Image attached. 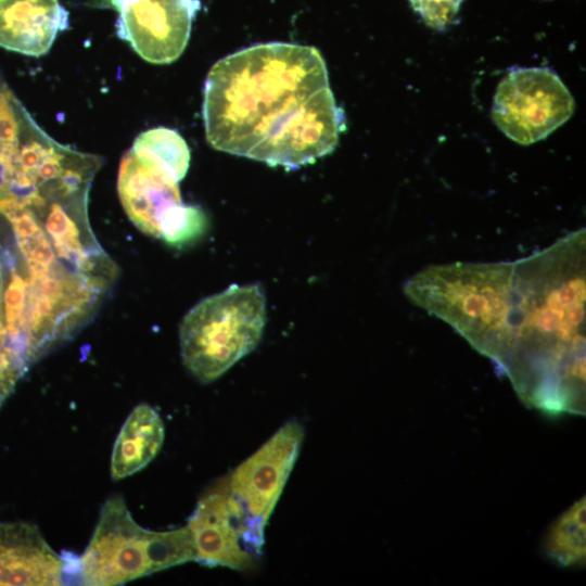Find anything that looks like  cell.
<instances>
[{
	"label": "cell",
	"mask_w": 586,
	"mask_h": 586,
	"mask_svg": "<svg viewBox=\"0 0 586 586\" xmlns=\"http://www.w3.org/2000/svg\"><path fill=\"white\" fill-rule=\"evenodd\" d=\"M65 560L26 522H0V586L61 585Z\"/></svg>",
	"instance_id": "obj_11"
},
{
	"label": "cell",
	"mask_w": 586,
	"mask_h": 586,
	"mask_svg": "<svg viewBox=\"0 0 586 586\" xmlns=\"http://www.w3.org/2000/svg\"><path fill=\"white\" fill-rule=\"evenodd\" d=\"M200 8L199 0H124L116 34L143 60L169 64L184 51Z\"/></svg>",
	"instance_id": "obj_9"
},
{
	"label": "cell",
	"mask_w": 586,
	"mask_h": 586,
	"mask_svg": "<svg viewBox=\"0 0 586 586\" xmlns=\"http://www.w3.org/2000/svg\"><path fill=\"white\" fill-rule=\"evenodd\" d=\"M187 526L195 548V562L235 571H246L254 565L257 556L247 542L227 479L199 500Z\"/></svg>",
	"instance_id": "obj_10"
},
{
	"label": "cell",
	"mask_w": 586,
	"mask_h": 586,
	"mask_svg": "<svg viewBox=\"0 0 586 586\" xmlns=\"http://www.w3.org/2000/svg\"><path fill=\"white\" fill-rule=\"evenodd\" d=\"M132 148L146 151L167 162L183 175L190 165V149L186 140L174 129L157 127L141 132Z\"/></svg>",
	"instance_id": "obj_15"
},
{
	"label": "cell",
	"mask_w": 586,
	"mask_h": 586,
	"mask_svg": "<svg viewBox=\"0 0 586 586\" xmlns=\"http://www.w3.org/2000/svg\"><path fill=\"white\" fill-rule=\"evenodd\" d=\"M409 2L428 26L444 29L456 21L462 0H409Z\"/></svg>",
	"instance_id": "obj_16"
},
{
	"label": "cell",
	"mask_w": 586,
	"mask_h": 586,
	"mask_svg": "<svg viewBox=\"0 0 586 586\" xmlns=\"http://www.w3.org/2000/svg\"><path fill=\"white\" fill-rule=\"evenodd\" d=\"M586 232L513 262L510 336L499 368L530 407L585 409Z\"/></svg>",
	"instance_id": "obj_2"
},
{
	"label": "cell",
	"mask_w": 586,
	"mask_h": 586,
	"mask_svg": "<svg viewBox=\"0 0 586 586\" xmlns=\"http://www.w3.org/2000/svg\"><path fill=\"white\" fill-rule=\"evenodd\" d=\"M203 119L214 149L289 169L331 153L345 128L321 53L286 42L216 62L204 85Z\"/></svg>",
	"instance_id": "obj_1"
},
{
	"label": "cell",
	"mask_w": 586,
	"mask_h": 586,
	"mask_svg": "<svg viewBox=\"0 0 586 586\" xmlns=\"http://www.w3.org/2000/svg\"><path fill=\"white\" fill-rule=\"evenodd\" d=\"M404 291L499 368L510 336L513 262L430 266L410 278Z\"/></svg>",
	"instance_id": "obj_3"
},
{
	"label": "cell",
	"mask_w": 586,
	"mask_h": 586,
	"mask_svg": "<svg viewBox=\"0 0 586 586\" xmlns=\"http://www.w3.org/2000/svg\"><path fill=\"white\" fill-rule=\"evenodd\" d=\"M123 1H124V0H103V2H104L107 7L114 9V10H116V11H118V9L120 8Z\"/></svg>",
	"instance_id": "obj_17"
},
{
	"label": "cell",
	"mask_w": 586,
	"mask_h": 586,
	"mask_svg": "<svg viewBox=\"0 0 586 586\" xmlns=\"http://www.w3.org/2000/svg\"><path fill=\"white\" fill-rule=\"evenodd\" d=\"M68 27V12L59 0H0V47L41 56Z\"/></svg>",
	"instance_id": "obj_12"
},
{
	"label": "cell",
	"mask_w": 586,
	"mask_h": 586,
	"mask_svg": "<svg viewBox=\"0 0 586 586\" xmlns=\"http://www.w3.org/2000/svg\"><path fill=\"white\" fill-rule=\"evenodd\" d=\"M184 176L162 158L131 148L122 157L117 178L119 200L132 224L175 246L195 241L207 226L204 212L181 200Z\"/></svg>",
	"instance_id": "obj_6"
},
{
	"label": "cell",
	"mask_w": 586,
	"mask_h": 586,
	"mask_svg": "<svg viewBox=\"0 0 586 586\" xmlns=\"http://www.w3.org/2000/svg\"><path fill=\"white\" fill-rule=\"evenodd\" d=\"M164 435L163 421L153 407L148 404L135 407L113 448L112 477L120 480L143 469L160 451Z\"/></svg>",
	"instance_id": "obj_13"
},
{
	"label": "cell",
	"mask_w": 586,
	"mask_h": 586,
	"mask_svg": "<svg viewBox=\"0 0 586 586\" xmlns=\"http://www.w3.org/2000/svg\"><path fill=\"white\" fill-rule=\"evenodd\" d=\"M574 112V100L560 77L547 67L509 72L494 95L492 117L511 140L527 145L547 138Z\"/></svg>",
	"instance_id": "obj_8"
},
{
	"label": "cell",
	"mask_w": 586,
	"mask_h": 586,
	"mask_svg": "<svg viewBox=\"0 0 586 586\" xmlns=\"http://www.w3.org/2000/svg\"><path fill=\"white\" fill-rule=\"evenodd\" d=\"M265 322V295L258 284H233L204 298L180 324L184 366L203 383L218 379L257 346Z\"/></svg>",
	"instance_id": "obj_5"
},
{
	"label": "cell",
	"mask_w": 586,
	"mask_h": 586,
	"mask_svg": "<svg viewBox=\"0 0 586 586\" xmlns=\"http://www.w3.org/2000/svg\"><path fill=\"white\" fill-rule=\"evenodd\" d=\"M585 497L572 505L549 528L545 538L546 555L563 566L585 563Z\"/></svg>",
	"instance_id": "obj_14"
},
{
	"label": "cell",
	"mask_w": 586,
	"mask_h": 586,
	"mask_svg": "<svg viewBox=\"0 0 586 586\" xmlns=\"http://www.w3.org/2000/svg\"><path fill=\"white\" fill-rule=\"evenodd\" d=\"M195 561L191 532L186 525L150 531L131 517L124 499L110 497L85 552L77 562L84 585L113 586Z\"/></svg>",
	"instance_id": "obj_4"
},
{
	"label": "cell",
	"mask_w": 586,
	"mask_h": 586,
	"mask_svg": "<svg viewBox=\"0 0 586 586\" xmlns=\"http://www.w3.org/2000/svg\"><path fill=\"white\" fill-rule=\"evenodd\" d=\"M303 440L302 423L286 422L227 479L247 542L257 557L264 546L266 524L293 470Z\"/></svg>",
	"instance_id": "obj_7"
}]
</instances>
